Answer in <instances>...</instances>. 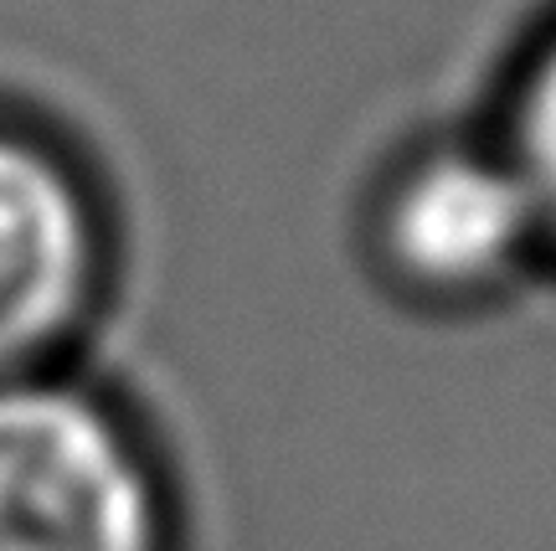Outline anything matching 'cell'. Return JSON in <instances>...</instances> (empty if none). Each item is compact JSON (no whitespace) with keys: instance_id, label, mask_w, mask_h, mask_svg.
<instances>
[{"instance_id":"cell-1","label":"cell","mask_w":556,"mask_h":551,"mask_svg":"<svg viewBox=\"0 0 556 551\" xmlns=\"http://www.w3.org/2000/svg\"><path fill=\"white\" fill-rule=\"evenodd\" d=\"M0 551H170L155 464L124 417L47 372L0 381Z\"/></svg>"},{"instance_id":"cell-2","label":"cell","mask_w":556,"mask_h":551,"mask_svg":"<svg viewBox=\"0 0 556 551\" xmlns=\"http://www.w3.org/2000/svg\"><path fill=\"white\" fill-rule=\"evenodd\" d=\"M541 242V217L500 145H428L387 180L377 248L397 284L428 299L500 289Z\"/></svg>"},{"instance_id":"cell-3","label":"cell","mask_w":556,"mask_h":551,"mask_svg":"<svg viewBox=\"0 0 556 551\" xmlns=\"http://www.w3.org/2000/svg\"><path fill=\"white\" fill-rule=\"evenodd\" d=\"M99 278V206L73 160L0 124V381L41 372L78 335Z\"/></svg>"},{"instance_id":"cell-4","label":"cell","mask_w":556,"mask_h":551,"mask_svg":"<svg viewBox=\"0 0 556 551\" xmlns=\"http://www.w3.org/2000/svg\"><path fill=\"white\" fill-rule=\"evenodd\" d=\"M505 155L516 160L520 180L531 191V206L541 217V237L556 242V37L536 47L526 62L510 99V129H505Z\"/></svg>"}]
</instances>
